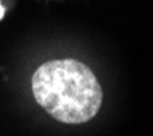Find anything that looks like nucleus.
<instances>
[{
	"instance_id": "2",
	"label": "nucleus",
	"mask_w": 153,
	"mask_h": 136,
	"mask_svg": "<svg viewBox=\"0 0 153 136\" xmlns=\"http://www.w3.org/2000/svg\"><path fill=\"white\" fill-rule=\"evenodd\" d=\"M3 15H5V7H3L2 2H0V20L3 18Z\"/></svg>"
},
{
	"instance_id": "1",
	"label": "nucleus",
	"mask_w": 153,
	"mask_h": 136,
	"mask_svg": "<svg viewBox=\"0 0 153 136\" xmlns=\"http://www.w3.org/2000/svg\"><path fill=\"white\" fill-rule=\"evenodd\" d=\"M32 96L42 109L66 125L90 122L103 102L97 76L85 63L74 59L48 60L32 73Z\"/></svg>"
}]
</instances>
